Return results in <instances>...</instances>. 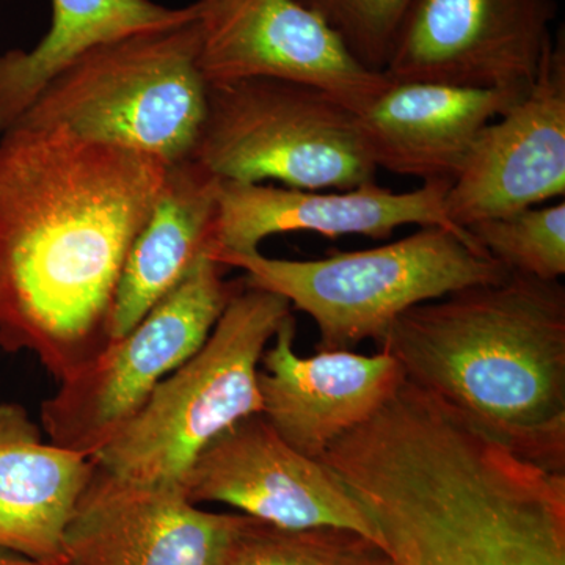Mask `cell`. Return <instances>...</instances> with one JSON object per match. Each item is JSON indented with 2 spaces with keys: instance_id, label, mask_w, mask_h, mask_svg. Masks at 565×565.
Instances as JSON below:
<instances>
[{
  "instance_id": "obj_20",
  "label": "cell",
  "mask_w": 565,
  "mask_h": 565,
  "mask_svg": "<svg viewBox=\"0 0 565 565\" xmlns=\"http://www.w3.org/2000/svg\"><path fill=\"white\" fill-rule=\"evenodd\" d=\"M382 556L381 546L353 531L289 530L248 516L221 565H371Z\"/></svg>"
},
{
  "instance_id": "obj_22",
  "label": "cell",
  "mask_w": 565,
  "mask_h": 565,
  "mask_svg": "<svg viewBox=\"0 0 565 565\" xmlns=\"http://www.w3.org/2000/svg\"><path fill=\"white\" fill-rule=\"evenodd\" d=\"M319 18L363 68L384 73L412 0H297Z\"/></svg>"
},
{
  "instance_id": "obj_15",
  "label": "cell",
  "mask_w": 565,
  "mask_h": 565,
  "mask_svg": "<svg viewBox=\"0 0 565 565\" xmlns=\"http://www.w3.org/2000/svg\"><path fill=\"white\" fill-rule=\"evenodd\" d=\"M296 319H285L258 371L262 415L286 444L313 459L341 435L367 422L405 382L401 364L385 352L362 355L294 351Z\"/></svg>"
},
{
  "instance_id": "obj_11",
  "label": "cell",
  "mask_w": 565,
  "mask_h": 565,
  "mask_svg": "<svg viewBox=\"0 0 565 565\" xmlns=\"http://www.w3.org/2000/svg\"><path fill=\"white\" fill-rule=\"evenodd\" d=\"M200 68L207 82L274 77L332 93L360 114L388 87L297 0H195Z\"/></svg>"
},
{
  "instance_id": "obj_24",
  "label": "cell",
  "mask_w": 565,
  "mask_h": 565,
  "mask_svg": "<svg viewBox=\"0 0 565 565\" xmlns=\"http://www.w3.org/2000/svg\"><path fill=\"white\" fill-rule=\"evenodd\" d=\"M371 565H394V564L392 563V559H390V557L385 555V556H382L381 559L375 561V563L371 564Z\"/></svg>"
},
{
  "instance_id": "obj_1",
  "label": "cell",
  "mask_w": 565,
  "mask_h": 565,
  "mask_svg": "<svg viewBox=\"0 0 565 565\" xmlns=\"http://www.w3.org/2000/svg\"><path fill=\"white\" fill-rule=\"evenodd\" d=\"M166 163L58 126L0 134V348L58 382L111 343L115 297Z\"/></svg>"
},
{
  "instance_id": "obj_10",
  "label": "cell",
  "mask_w": 565,
  "mask_h": 565,
  "mask_svg": "<svg viewBox=\"0 0 565 565\" xmlns=\"http://www.w3.org/2000/svg\"><path fill=\"white\" fill-rule=\"evenodd\" d=\"M193 504L223 503L270 525L341 527L381 546L373 520L319 459L302 455L262 414L247 416L200 452L181 484Z\"/></svg>"
},
{
  "instance_id": "obj_2",
  "label": "cell",
  "mask_w": 565,
  "mask_h": 565,
  "mask_svg": "<svg viewBox=\"0 0 565 565\" xmlns=\"http://www.w3.org/2000/svg\"><path fill=\"white\" fill-rule=\"evenodd\" d=\"M405 381L565 473V288L511 273L416 305L375 343Z\"/></svg>"
},
{
  "instance_id": "obj_13",
  "label": "cell",
  "mask_w": 565,
  "mask_h": 565,
  "mask_svg": "<svg viewBox=\"0 0 565 565\" xmlns=\"http://www.w3.org/2000/svg\"><path fill=\"white\" fill-rule=\"evenodd\" d=\"M247 519L203 511L181 487L134 484L95 463L61 565H221Z\"/></svg>"
},
{
  "instance_id": "obj_18",
  "label": "cell",
  "mask_w": 565,
  "mask_h": 565,
  "mask_svg": "<svg viewBox=\"0 0 565 565\" xmlns=\"http://www.w3.org/2000/svg\"><path fill=\"white\" fill-rule=\"evenodd\" d=\"M218 192L221 178L196 159L167 166L161 193L122 269L111 341L131 332L207 256Z\"/></svg>"
},
{
  "instance_id": "obj_5",
  "label": "cell",
  "mask_w": 565,
  "mask_h": 565,
  "mask_svg": "<svg viewBox=\"0 0 565 565\" xmlns=\"http://www.w3.org/2000/svg\"><path fill=\"white\" fill-rule=\"evenodd\" d=\"M291 315L288 300L244 285L202 348L167 375L131 422L92 457L96 467L134 484L181 487L212 440L262 414L259 363Z\"/></svg>"
},
{
  "instance_id": "obj_12",
  "label": "cell",
  "mask_w": 565,
  "mask_h": 565,
  "mask_svg": "<svg viewBox=\"0 0 565 565\" xmlns=\"http://www.w3.org/2000/svg\"><path fill=\"white\" fill-rule=\"evenodd\" d=\"M565 196V43L553 36L526 95L476 137L448 189L449 221L467 230Z\"/></svg>"
},
{
  "instance_id": "obj_17",
  "label": "cell",
  "mask_w": 565,
  "mask_h": 565,
  "mask_svg": "<svg viewBox=\"0 0 565 565\" xmlns=\"http://www.w3.org/2000/svg\"><path fill=\"white\" fill-rule=\"evenodd\" d=\"M95 473L92 457L43 441L20 404H0V550L61 565L63 537Z\"/></svg>"
},
{
  "instance_id": "obj_7",
  "label": "cell",
  "mask_w": 565,
  "mask_h": 565,
  "mask_svg": "<svg viewBox=\"0 0 565 565\" xmlns=\"http://www.w3.org/2000/svg\"><path fill=\"white\" fill-rule=\"evenodd\" d=\"M373 519L394 565H565V494L501 471L427 476Z\"/></svg>"
},
{
  "instance_id": "obj_4",
  "label": "cell",
  "mask_w": 565,
  "mask_h": 565,
  "mask_svg": "<svg viewBox=\"0 0 565 565\" xmlns=\"http://www.w3.org/2000/svg\"><path fill=\"white\" fill-rule=\"evenodd\" d=\"M243 270L245 285L277 294L318 326V351H352L377 343L405 311L468 286L504 280L509 270L473 237L423 226L359 252L294 262L262 252L214 259Z\"/></svg>"
},
{
  "instance_id": "obj_21",
  "label": "cell",
  "mask_w": 565,
  "mask_h": 565,
  "mask_svg": "<svg viewBox=\"0 0 565 565\" xmlns=\"http://www.w3.org/2000/svg\"><path fill=\"white\" fill-rule=\"evenodd\" d=\"M467 232L509 273L544 281L565 274V202L476 222Z\"/></svg>"
},
{
  "instance_id": "obj_23",
  "label": "cell",
  "mask_w": 565,
  "mask_h": 565,
  "mask_svg": "<svg viewBox=\"0 0 565 565\" xmlns=\"http://www.w3.org/2000/svg\"><path fill=\"white\" fill-rule=\"evenodd\" d=\"M0 565H47L28 559V557L14 555V553H0Z\"/></svg>"
},
{
  "instance_id": "obj_8",
  "label": "cell",
  "mask_w": 565,
  "mask_h": 565,
  "mask_svg": "<svg viewBox=\"0 0 565 565\" xmlns=\"http://www.w3.org/2000/svg\"><path fill=\"white\" fill-rule=\"evenodd\" d=\"M225 266L204 258L136 327L111 341L82 373L41 404L51 444L95 457L150 399L167 375L191 359L244 288Z\"/></svg>"
},
{
  "instance_id": "obj_3",
  "label": "cell",
  "mask_w": 565,
  "mask_h": 565,
  "mask_svg": "<svg viewBox=\"0 0 565 565\" xmlns=\"http://www.w3.org/2000/svg\"><path fill=\"white\" fill-rule=\"evenodd\" d=\"M192 20L96 44L58 71L17 122L58 126L170 163L192 158L206 111Z\"/></svg>"
},
{
  "instance_id": "obj_14",
  "label": "cell",
  "mask_w": 565,
  "mask_h": 565,
  "mask_svg": "<svg viewBox=\"0 0 565 565\" xmlns=\"http://www.w3.org/2000/svg\"><path fill=\"white\" fill-rule=\"evenodd\" d=\"M449 188V182H424L415 191L393 192L373 181L351 191L321 193L221 180L207 258L252 255L267 237L292 232L318 233L329 239L345 234L386 239L405 225H419L471 236L446 215Z\"/></svg>"
},
{
  "instance_id": "obj_9",
  "label": "cell",
  "mask_w": 565,
  "mask_h": 565,
  "mask_svg": "<svg viewBox=\"0 0 565 565\" xmlns=\"http://www.w3.org/2000/svg\"><path fill=\"white\" fill-rule=\"evenodd\" d=\"M555 0H412L384 76L527 92L556 20Z\"/></svg>"
},
{
  "instance_id": "obj_19",
  "label": "cell",
  "mask_w": 565,
  "mask_h": 565,
  "mask_svg": "<svg viewBox=\"0 0 565 565\" xmlns=\"http://www.w3.org/2000/svg\"><path fill=\"white\" fill-rule=\"evenodd\" d=\"M51 28L32 50L0 54V134L10 129L47 82L82 52L129 33L192 20L195 6L154 0H51Z\"/></svg>"
},
{
  "instance_id": "obj_6",
  "label": "cell",
  "mask_w": 565,
  "mask_h": 565,
  "mask_svg": "<svg viewBox=\"0 0 565 565\" xmlns=\"http://www.w3.org/2000/svg\"><path fill=\"white\" fill-rule=\"evenodd\" d=\"M193 159L222 181L351 191L375 181L359 114L316 85L274 77L207 82Z\"/></svg>"
},
{
  "instance_id": "obj_16",
  "label": "cell",
  "mask_w": 565,
  "mask_h": 565,
  "mask_svg": "<svg viewBox=\"0 0 565 565\" xmlns=\"http://www.w3.org/2000/svg\"><path fill=\"white\" fill-rule=\"evenodd\" d=\"M526 93L390 82L360 111V137L375 169L452 184L479 132Z\"/></svg>"
}]
</instances>
